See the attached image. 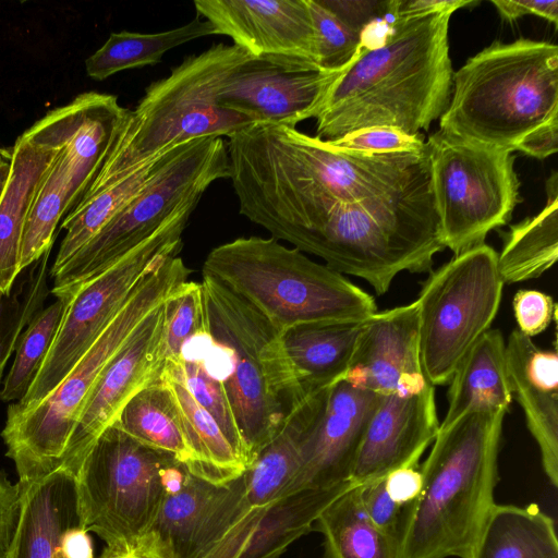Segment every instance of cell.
<instances>
[{
	"instance_id": "cell-13",
	"label": "cell",
	"mask_w": 558,
	"mask_h": 558,
	"mask_svg": "<svg viewBox=\"0 0 558 558\" xmlns=\"http://www.w3.org/2000/svg\"><path fill=\"white\" fill-rule=\"evenodd\" d=\"M192 213L177 216L98 275L61 292L70 293L72 298L37 377L24 398L11 403L14 408L22 410L36 405L59 385L138 282L165 256L181 251L182 233Z\"/></svg>"
},
{
	"instance_id": "cell-42",
	"label": "cell",
	"mask_w": 558,
	"mask_h": 558,
	"mask_svg": "<svg viewBox=\"0 0 558 558\" xmlns=\"http://www.w3.org/2000/svg\"><path fill=\"white\" fill-rule=\"evenodd\" d=\"M423 134L410 135L392 126H371L329 142L338 147L366 153H403L425 148Z\"/></svg>"
},
{
	"instance_id": "cell-7",
	"label": "cell",
	"mask_w": 558,
	"mask_h": 558,
	"mask_svg": "<svg viewBox=\"0 0 558 558\" xmlns=\"http://www.w3.org/2000/svg\"><path fill=\"white\" fill-rule=\"evenodd\" d=\"M247 56L236 45L219 43L185 57L168 76L149 84L94 181L118 179L191 141L230 137L252 125L248 118L218 101L227 78Z\"/></svg>"
},
{
	"instance_id": "cell-5",
	"label": "cell",
	"mask_w": 558,
	"mask_h": 558,
	"mask_svg": "<svg viewBox=\"0 0 558 558\" xmlns=\"http://www.w3.org/2000/svg\"><path fill=\"white\" fill-rule=\"evenodd\" d=\"M558 116V47L527 38L495 41L452 74L439 131L514 151L531 131Z\"/></svg>"
},
{
	"instance_id": "cell-10",
	"label": "cell",
	"mask_w": 558,
	"mask_h": 558,
	"mask_svg": "<svg viewBox=\"0 0 558 558\" xmlns=\"http://www.w3.org/2000/svg\"><path fill=\"white\" fill-rule=\"evenodd\" d=\"M185 469L172 454L147 447L111 424L75 472L84 527L109 548L137 544Z\"/></svg>"
},
{
	"instance_id": "cell-50",
	"label": "cell",
	"mask_w": 558,
	"mask_h": 558,
	"mask_svg": "<svg viewBox=\"0 0 558 558\" xmlns=\"http://www.w3.org/2000/svg\"><path fill=\"white\" fill-rule=\"evenodd\" d=\"M475 3L473 0H397L395 15L409 16L441 11H457Z\"/></svg>"
},
{
	"instance_id": "cell-15",
	"label": "cell",
	"mask_w": 558,
	"mask_h": 558,
	"mask_svg": "<svg viewBox=\"0 0 558 558\" xmlns=\"http://www.w3.org/2000/svg\"><path fill=\"white\" fill-rule=\"evenodd\" d=\"M165 303L148 316L100 374L70 437L62 466L75 473L89 448L128 401L161 378L166 365Z\"/></svg>"
},
{
	"instance_id": "cell-36",
	"label": "cell",
	"mask_w": 558,
	"mask_h": 558,
	"mask_svg": "<svg viewBox=\"0 0 558 558\" xmlns=\"http://www.w3.org/2000/svg\"><path fill=\"white\" fill-rule=\"evenodd\" d=\"M69 202L70 174L64 145L48 170L28 214L21 240L20 272L51 250L56 230L70 211Z\"/></svg>"
},
{
	"instance_id": "cell-19",
	"label": "cell",
	"mask_w": 558,
	"mask_h": 558,
	"mask_svg": "<svg viewBox=\"0 0 558 558\" xmlns=\"http://www.w3.org/2000/svg\"><path fill=\"white\" fill-rule=\"evenodd\" d=\"M378 398L374 391L343 378L330 387L325 411L305 445L288 496L350 481Z\"/></svg>"
},
{
	"instance_id": "cell-12",
	"label": "cell",
	"mask_w": 558,
	"mask_h": 558,
	"mask_svg": "<svg viewBox=\"0 0 558 558\" xmlns=\"http://www.w3.org/2000/svg\"><path fill=\"white\" fill-rule=\"evenodd\" d=\"M429 181L445 247L454 255L484 244L519 203L512 151L437 131L425 141Z\"/></svg>"
},
{
	"instance_id": "cell-3",
	"label": "cell",
	"mask_w": 558,
	"mask_h": 558,
	"mask_svg": "<svg viewBox=\"0 0 558 558\" xmlns=\"http://www.w3.org/2000/svg\"><path fill=\"white\" fill-rule=\"evenodd\" d=\"M293 247L384 294L402 271L425 272L445 247L429 170L400 187L336 207Z\"/></svg>"
},
{
	"instance_id": "cell-22",
	"label": "cell",
	"mask_w": 558,
	"mask_h": 558,
	"mask_svg": "<svg viewBox=\"0 0 558 558\" xmlns=\"http://www.w3.org/2000/svg\"><path fill=\"white\" fill-rule=\"evenodd\" d=\"M17 485L20 517L8 558H64L65 534L83 525L75 473L61 466Z\"/></svg>"
},
{
	"instance_id": "cell-44",
	"label": "cell",
	"mask_w": 558,
	"mask_h": 558,
	"mask_svg": "<svg viewBox=\"0 0 558 558\" xmlns=\"http://www.w3.org/2000/svg\"><path fill=\"white\" fill-rule=\"evenodd\" d=\"M512 307L518 330L530 338L543 332L556 318L553 298L538 290H519L513 296Z\"/></svg>"
},
{
	"instance_id": "cell-34",
	"label": "cell",
	"mask_w": 558,
	"mask_h": 558,
	"mask_svg": "<svg viewBox=\"0 0 558 558\" xmlns=\"http://www.w3.org/2000/svg\"><path fill=\"white\" fill-rule=\"evenodd\" d=\"M314 529L324 536L326 558H397V546L368 518L353 485L318 515Z\"/></svg>"
},
{
	"instance_id": "cell-43",
	"label": "cell",
	"mask_w": 558,
	"mask_h": 558,
	"mask_svg": "<svg viewBox=\"0 0 558 558\" xmlns=\"http://www.w3.org/2000/svg\"><path fill=\"white\" fill-rule=\"evenodd\" d=\"M360 485L363 507L375 526L398 548L408 506H401L388 495L385 477Z\"/></svg>"
},
{
	"instance_id": "cell-47",
	"label": "cell",
	"mask_w": 558,
	"mask_h": 558,
	"mask_svg": "<svg viewBox=\"0 0 558 558\" xmlns=\"http://www.w3.org/2000/svg\"><path fill=\"white\" fill-rule=\"evenodd\" d=\"M558 149V116L527 133L515 146L529 156L545 159Z\"/></svg>"
},
{
	"instance_id": "cell-37",
	"label": "cell",
	"mask_w": 558,
	"mask_h": 558,
	"mask_svg": "<svg viewBox=\"0 0 558 558\" xmlns=\"http://www.w3.org/2000/svg\"><path fill=\"white\" fill-rule=\"evenodd\" d=\"M54 296L57 300L39 311L21 335L14 361L0 390L1 401L19 402L37 377L72 294L59 293Z\"/></svg>"
},
{
	"instance_id": "cell-16",
	"label": "cell",
	"mask_w": 558,
	"mask_h": 558,
	"mask_svg": "<svg viewBox=\"0 0 558 558\" xmlns=\"http://www.w3.org/2000/svg\"><path fill=\"white\" fill-rule=\"evenodd\" d=\"M72 117V102L47 112L10 149V173L0 198V293L10 292L21 274L24 227L48 170L66 143Z\"/></svg>"
},
{
	"instance_id": "cell-18",
	"label": "cell",
	"mask_w": 558,
	"mask_h": 558,
	"mask_svg": "<svg viewBox=\"0 0 558 558\" xmlns=\"http://www.w3.org/2000/svg\"><path fill=\"white\" fill-rule=\"evenodd\" d=\"M204 16L253 57L287 56L316 62L307 0H195Z\"/></svg>"
},
{
	"instance_id": "cell-9",
	"label": "cell",
	"mask_w": 558,
	"mask_h": 558,
	"mask_svg": "<svg viewBox=\"0 0 558 558\" xmlns=\"http://www.w3.org/2000/svg\"><path fill=\"white\" fill-rule=\"evenodd\" d=\"M229 178L227 142L208 136L165 153L144 185L54 275L56 295L98 275L185 211H194L207 189Z\"/></svg>"
},
{
	"instance_id": "cell-21",
	"label": "cell",
	"mask_w": 558,
	"mask_h": 558,
	"mask_svg": "<svg viewBox=\"0 0 558 558\" xmlns=\"http://www.w3.org/2000/svg\"><path fill=\"white\" fill-rule=\"evenodd\" d=\"M506 364L511 396L523 410L544 472L558 486V355L545 350L518 329L506 342Z\"/></svg>"
},
{
	"instance_id": "cell-33",
	"label": "cell",
	"mask_w": 558,
	"mask_h": 558,
	"mask_svg": "<svg viewBox=\"0 0 558 558\" xmlns=\"http://www.w3.org/2000/svg\"><path fill=\"white\" fill-rule=\"evenodd\" d=\"M217 35L215 27L198 15L189 23L159 33H111L105 44L85 61L86 73L102 81L124 70L159 63L171 49L194 39Z\"/></svg>"
},
{
	"instance_id": "cell-4",
	"label": "cell",
	"mask_w": 558,
	"mask_h": 558,
	"mask_svg": "<svg viewBox=\"0 0 558 558\" xmlns=\"http://www.w3.org/2000/svg\"><path fill=\"white\" fill-rule=\"evenodd\" d=\"M191 269L179 252L165 256L135 287L98 338L59 385L28 409L8 407L1 437L19 484L61 468L81 411L106 366L148 316L187 281Z\"/></svg>"
},
{
	"instance_id": "cell-48",
	"label": "cell",
	"mask_w": 558,
	"mask_h": 558,
	"mask_svg": "<svg viewBox=\"0 0 558 558\" xmlns=\"http://www.w3.org/2000/svg\"><path fill=\"white\" fill-rule=\"evenodd\" d=\"M390 498L401 506L411 505L422 487V474L417 466L397 469L385 476Z\"/></svg>"
},
{
	"instance_id": "cell-35",
	"label": "cell",
	"mask_w": 558,
	"mask_h": 558,
	"mask_svg": "<svg viewBox=\"0 0 558 558\" xmlns=\"http://www.w3.org/2000/svg\"><path fill=\"white\" fill-rule=\"evenodd\" d=\"M112 424L141 444L172 454L189 469L192 458L181 418L161 378L133 396Z\"/></svg>"
},
{
	"instance_id": "cell-31",
	"label": "cell",
	"mask_w": 558,
	"mask_h": 558,
	"mask_svg": "<svg viewBox=\"0 0 558 558\" xmlns=\"http://www.w3.org/2000/svg\"><path fill=\"white\" fill-rule=\"evenodd\" d=\"M547 204L537 215L511 226L497 254L504 284L541 277L558 258V180L554 172L546 184Z\"/></svg>"
},
{
	"instance_id": "cell-54",
	"label": "cell",
	"mask_w": 558,
	"mask_h": 558,
	"mask_svg": "<svg viewBox=\"0 0 558 558\" xmlns=\"http://www.w3.org/2000/svg\"><path fill=\"white\" fill-rule=\"evenodd\" d=\"M11 157V150L0 147V162Z\"/></svg>"
},
{
	"instance_id": "cell-39",
	"label": "cell",
	"mask_w": 558,
	"mask_h": 558,
	"mask_svg": "<svg viewBox=\"0 0 558 558\" xmlns=\"http://www.w3.org/2000/svg\"><path fill=\"white\" fill-rule=\"evenodd\" d=\"M177 363L194 399L211 415L233 448L250 464V452L238 427L222 379L207 369L203 355L181 356Z\"/></svg>"
},
{
	"instance_id": "cell-17",
	"label": "cell",
	"mask_w": 558,
	"mask_h": 558,
	"mask_svg": "<svg viewBox=\"0 0 558 558\" xmlns=\"http://www.w3.org/2000/svg\"><path fill=\"white\" fill-rule=\"evenodd\" d=\"M378 397L350 478L356 485L383 478L397 469L417 466L439 429L430 384Z\"/></svg>"
},
{
	"instance_id": "cell-11",
	"label": "cell",
	"mask_w": 558,
	"mask_h": 558,
	"mask_svg": "<svg viewBox=\"0 0 558 558\" xmlns=\"http://www.w3.org/2000/svg\"><path fill=\"white\" fill-rule=\"evenodd\" d=\"M502 287L497 253L485 243L454 255L427 278L415 303L420 360L432 386L449 384L490 329Z\"/></svg>"
},
{
	"instance_id": "cell-1",
	"label": "cell",
	"mask_w": 558,
	"mask_h": 558,
	"mask_svg": "<svg viewBox=\"0 0 558 558\" xmlns=\"http://www.w3.org/2000/svg\"><path fill=\"white\" fill-rule=\"evenodd\" d=\"M452 13H393L384 37L363 46L330 87L315 118L316 137L333 142L371 126H392L410 135L428 130L451 96Z\"/></svg>"
},
{
	"instance_id": "cell-49",
	"label": "cell",
	"mask_w": 558,
	"mask_h": 558,
	"mask_svg": "<svg viewBox=\"0 0 558 558\" xmlns=\"http://www.w3.org/2000/svg\"><path fill=\"white\" fill-rule=\"evenodd\" d=\"M500 16L506 21H514L523 15L534 14L558 24V1H511L492 0Z\"/></svg>"
},
{
	"instance_id": "cell-41",
	"label": "cell",
	"mask_w": 558,
	"mask_h": 558,
	"mask_svg": "<svg viewBox=\"0 0 558 558\" xmlns=\"http://www.w3.org/2000/svg\"><path fill=\"white\" fill-rule=\"evenodd\" d=\"M314 33L317 64L326 70L349 65L363 47L362 33L353 29L320 0H307Z\"/></svg>"
},
{
	"instance_id": "cell-52",
	"label": "cell",
	"mask_w": 558,
	"mask_h": 558,
	"mask_svg": "<svg viewBox=\"0 0 558 558\" xmlns=\"http://www.w3.org/2000/svg\"><path fill=\"white\" fill-rule=\"evenodd\" d=\"M99 558H163L145 538L130 547L104 548Z\"/></svg>"
},
{
	"instance_id": "cell-27",
	"label": "cell",
	"mask_w": 558,
	"mask_h": 558,
	"mask_svg": "<svg viewBox=\"0 0 558 558\" xmlns=\"http://www.w3.org/2000/svg\"><path fill=\"white\" fill-rule=\"evenodd\" d=\"M162 381L177 405L191 452L190 472L215 484H227L248 465L227 439L216 421L194 399L175 362H166Z\"/></svg>"
},
{
	"instance_id": "cell-55",
	"label": "cell",
	"mask_w": 558,
	"mask_h": 558,
	"mask_svg": "<svg viewBox=\"0 0 558 558\" xmlns=\"http://www.w3.org/2000/svg\"><path fill=\"white\" fill-rule=\"evenodd\" d=\"M0 558H7V557H4V556H0Z\"/></svg>"
},
{
	"instance_id": "cell-26",
	"label": "cell",
	"mask_w": 558,
	"mask_h": 558,
	"mask_svg": "<svg viewBox=\"0 0 558 558\" xmlns=\"http://www.w3.org/2000/svg\"><path fill=\"white\" fill-rule=\"evenodd\" d=\"M365 320L299 325L282 332L287 357L303 388L330 387L343 378Z\"/></svg>"
},
{
	"instance_id": "cell-38",
	"label": "cell",
	"mask_w": 558,
	"mask_h": 558,
	"mask_svg": "<svg viewBox=\"0 0 558 558\" xmlns=\"http://www.w3.org/2000/svg\"><path fill=\"white\" fill-rule=\"evenodd\" d=\"M47 251L36 263L31 265L22 280L14 282L8 293H0V381L7 362L15 351L24 329L44 308V302L50 292L48 288Z\"/></svg>"
},
{
	"instance_id": "cell-45",
	"label": "cell",
	"mask_w": 558,
	"mask_h": 558,
	"mask_svg": "<svg viewBox=\"0 0 558 558\" xmlns=\"http://www.w3.org/2000/svg\"><path fill=\"white\" fill-rule=\"evenodd\" d=\"M343 23L355 31H363L373 22L381 20L392 9V0L388 1H335L320 0Z\"/></svg>"
},
{
	"instance_id": "cell-40",
	"label": "cell",
	"mask_w": 558,
	"mask_h": 558,
	"mask_svg": "<svg viewBox=\"0 0 558 558\" xmlns=\"http://www.w3.org/2000/svg\"><path fill=\"white\" fill-rule=\"evenodd\" d=\"M207 332L201 282L185 281L165 303L166 362L181 359L184 344Z\"/></svg>"
},
{
	"instance_id": "cell-14",
	"label": "cell",
	"mask_w": 558,
	"mask_h": 558,
	"mask_svg": "<svg viewBox=\"0 0 558 558\" xmlns=\"http://www.w3.org/2000/svg\"><path fill=\"white\" fill-rule=\"evenodd\" d=\"M345 68L326 70L300 58L248 54L227 78L218 101L253 124L295 128L318 116L330 87Z\"/></svg>"
},
{
	"instance_id": "cell-29",
	"label": "cell",
	"mask_w": 558,
	"mask_h": 558,
	"mask_svg": "<svg viewBox=\"0 0 558 558\" xmlns=\"http://www.w3.org/2000/svg\"><path fill=\"white\" fill-rule=\"evenodd\" d=\"M162 155L111 182L88 186L61 222L65 234L49 270L51 277L140 193Z\"/></svg>"
},
{
	"instance_id": "cell-6",
	"label": "cell",
	"mask_w": 558,
	"mask_h": 558,
	"mask_svg": "<svg viewBox=\"0 0 558 558\" xmlns=\"http://www.w3.org/2000/svg\"><path fill=\"white\" fill-rule=\"evenodd\" d=\"M211 276L281 332L299 325L362 322L374 298L342 274L277 239L238 238L214 247L203 264Z\"/></svg>"
},
{
	"instance_id": "cell-20",
	"label": "cell",
	"mask_w": 558,
	"mask_h": 558,
	"mask_svg": "<svg viewBox=\"0 0 558 558\" xmlns=\"http://www.w3.org/2000/svg\"><path fill=\"white\" fill-rule=\"evenodd\" d=\"M343 379L378 396L429 384L420 360L415 301L375 313L365 320Z\"/></svg>"
},
{
	"instance_id": "cell-51",
	"label": "cell",
	"mask_w": 558,
	"mask_h": 558,
	"mask_svg": "<svg viewBox=\"0 0 558 558\" xmlns=\"http://www.w3.org/2000/svg\"><path fill=\"white\" fill-rule=\"evenodd\" d=\"M63 554L64 558H94L93 542L83 525L68 531L63 541Z\"/></svg>"
},
{
	"instance_id": "cell-24",
	"label": "cell",
	"mask_w": 558,
	"mask_h": 558,
	"mask_svg": "<svg viewBox=\"0 0 558 558\" xmlns=\"http://www.w3.org/2000/svg\"><path fill=\"white\" fill-rule=\"evenodd\" d=\"M73 118L65 144L70 174V210L78 203L104 165L130 109L117 96L97 92L72 101Z\"/></svg>"
},
{
	"instance_id": "cell-53",
	"label": "cell",
	"mask_w": 558,
	"mask_h": 558,
	"mask_svg": "<svg viewBox=\"0 0 558 558\" xmlns=\"http://www.w3.org/2000/svg\"><path fill=\"white\" fill-rule=\"evenodd\" d=\"M10 159H11V157L9 159L0 162V198L2 196V193L4 191V187H5L8 178H9L10 167H11Z\"/></svg>"
},
{
	"instance_id": "cell-23",
	"label": "cell",
	"mask_w": 558,
	"mask_h": 558,
	"mask_svg": "<svg viewBox=\"0 0 558 558\" xmlns=\"http://www.w3.org/2000/svg\"><path fill=\"white\" fill-rule=\"evenodd\" d=\"M330 387L307 391L242 473L245 496L252 507H265L288 496L301 468L305 445L325 411Z\"/></svg>"
},
{
	"instance_id": "cell-25",
	"label": "cell",
	"mask_w": 558,
	"mask_h": 558,
	"mask_svg": "<svg viewBox=\"0 0 558 558\" xmlns=\"http://www.w3.org/2000/svg\"><path fill=\"white\" fill-rule=\"evenodd\" d=\"M448 410L439 428L473 411H508L510 391L506 342L498 329L487 330L462 359L450 380Z\"/></svg>"
},
{
	"instance_id": "cell-2",
	"label": "cell",
	"mask_w": 558,
	"mask_h": 558,
	"mask_svg": "<svg viewBox=\"0 0 558 558\" xmlns=\"http://www.w3.org/2000/svg\"><path fill=\"white\" fill-rule=\"evenodd\" d=\"M506 413L473 411L438 429L420 468L421 490L405 511L397 558H471L496 505Z\"/></svg>"
},
{
	"instance_id": "cell-32",
	"label": "cell",
	"mask_w": 558,
	"mask_h": 558,
	"mask_svg": "<svg viewBox=\"0 0 558 558\" xmlns=\"http://www.w3.org/2000/svg\"><path fill=\"white\" fill-rule=\"evenodd\" d=\"M222 485L186 468L169 487L144 538L163 558H189L193 536Z\"/></svg>"
},
{
	"instance_id": "cell-30",
	"label": "cell",
	"mask_w": 558,
	"mask_h": 558,
	"mask_svg": "<svg viewBox=\"0 0 558 558\" xmlns=\"http://www.w3.org/2000/svg\"><path fill=\"white\" fill-rule=\"evenodd\" d=\"M471 558H558L555 521L536 505H495Z\"/></svg>"
},
{
	"instance_id": "cell-8",
	"label": "cell",
	"mask_w": 558,
	"mask_h": 558,
	"mask_svg": "<svg viewBox=\"0 0 558 558\" xmlns=\"http://www.w3.org/2000/svg\"><path fill=\"white\" fill-rule=\"evenodd\" d=\"M201 286L207 332L230 355L222 381L252 461L312 389L299 384L282 332L263 314L211 276L203 275Z\"/></svg>"
},
{
	"instance_id": "cell-46",
	"label": "cell",
	"mask_w": 558,
	"mask_h": 558,
	"mask_svg": "<svg viewBox=\"0 0 558 558\" xmlns=\"http://www.w3.org/2000/svg\"><path fill=\"white\" fill-rule=\"evenodd\" d=\"M20 498L17 483H11L4 471H0V556L7 558L17 527Z\"/></svg>"
},
{
	"instance_id": "cell-28",
	"label": "cell",
	"mask_w": 558,
	"mask_h": 558,
	"mask_svg": "<svg viewBox=\"0 0 558 558\" xmlns=\"http://www.w3.org/2000/svg\"><path fill=\"white\" fill-rule=\"evenodd\" d=\"M354 484L305 489L268 505L236 558H280L296 539L314 530L320 512Z\"/></svg>"
}]
</instances>
